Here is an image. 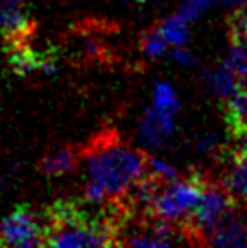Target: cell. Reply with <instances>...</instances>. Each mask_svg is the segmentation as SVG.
<instances>
[{"label":"cell","instance_id":"6da1fadb","mask_svg":"<svg viewBox=\"0 0 247 248\" xmlns=\"http://www.w3.org/2000/svg\"><path fill=\"white\" fill-rule=\"evenodd\" d=\"M88 181L102 188L107 200L127 196L147 170V156L144 152L120 143L115 136L104 140L86 152Z\"/></svg>","mask_w":247,"mask_h":248},{"label":"cell","instance_id":"7a4b0ae2","mask_svg":"<svg viewBox=\"0 0 247 248\" xmlns=\"http://www.w3.org/2000/svg\"><path fill=\"white\" fill-rule=\"evenodd\" d=\"M49 219L46 234V245L49 247H107L118 243L107 225L88 221L71 205H55Z\"/></svg>","mask_w":247,"mask_h":248},{"label":"cell","instance_id":"3957f363","mask_svg":"<svg viewBox=\"0 0 247 248\" xmlns=\"http://www.w3.org/2000/svg\"><path fill=\"white\" fill-rule=\"evenodd\" d=\"M204 179H206L204 174H193L187 179L164 183L153 200L149 216L184 227L202 198Z\"/></svg>","mask_w":247,"mask_h":248},{"label":"cell","instance_id":"277c9868","mask_svg":"<svg viewBox=\"0 0 247 248\" xmlns=\"http://www.w3.org/2000/svg\"><path fill=\"white\" fill-rule=\"evenodd\" d=\"M0 245L6 247H40L46 245L36 214L29 207H18L0 223Z\"/></svg>","mask_w":247,"mask_h":248},{"label":"cell","instance_id":"5b68a950","mask_svg":"<svg viewBox=\"0 0 247 248\" xmlns=\"http://www.w3.org/2000/svg\"><path fill=\"white\" fill-rule=\"evenodd\" d=\"M31 29L28 0H0V35L7 46H24Z\"/></svg>","mask_w":247,"mask_h":248},{"label":"cell","instance_id":"8992f818","mask_svg":"<svg viewBox=\"0 0 247 248\" xmlns=\"http://www.w3.org/2000/svg\"><path fill=\"white\" fill-rule=\"evenodd\" d=\"M175 120H176V112L151 105L145 110L144 122H142V129H140L142 140L151 147L164 145L175 132Z\"/></svg>","mask_w":247,"mask_h":248},{"label":"cell","instance_id":"52a82bcc","mask_svg":"<svg viewBox=\"0 0 247 248\" xmlns=\"http://www.w3.org/2000/svg\"><path fill=\"white\" fill-rule=\"evenodd\" d=\"M222 181L234 201L247 205V143H240L231 152Z\"/></svg>","mask_w":247,"mask_h":248},{"label":"cell","instance_id":"ba28073f","mask_svg":"<svg viewBox=\"0 0 247 248\" xmlns=\"http://www.w3.org/2000/svg\"><path fill=\"white\" fill-rule=\"evenodd\" d=\"M226 122L240 143H247V87H240L226 104Z\"/></svg>","mask_w":247,"mask_h":248},{"label":"cell","instance_id":"9c48e42d","mask_svg":"<svg viewBox=\"0 0 247 248\" xmlns=\"http://www.w3.org/2000/svg\"><path fill=\"white\" fill-rule=\"evenodd\" d=\"M204 78L209 89H213L214 94H218L220 98H229L233 96L236 91L240 89V80L227 63H220L214 69L204 71Z\"/></svg>","mask_w":247,"mask_h":248},{"label":"cell","instance_id":"30bf717a","mask_svg":"<svg viewBox=\"0 0 247 248\" xmlns=\"http://www.w3.org/2000/svg\"><path fill=\"white\" fill-rule=\"evenodd\" d=\"M76 165H78V156L69 147H62V149L48 152L40 159V170L46 176H62V174L73 172Z\"/></svg>","mask_w":247,"mask_h":248},{"label":"cell","instance_id":"8fae6325","mask_svg":"<svg viewBox=\"0 0 247 248\" xmlns=\"http://www.w3.org/2000/svg\"><path fill=\"white\" fill-rule=\"evenodd\" d=\"M189 24L180 13L175 16H169L158 24V29L162 31V35L165 36V40L169 42L175 47H182L189 42Z\"/></svg>","mask_w":247,"mask_h":248},{"label":"cell","instance_id":"7c38bea8","mask_svg":"<svg viewBox=\"0 0 247 248\" xmlns=\"http://www.w3.org/2000/svg\"><path fill=\"white\" fill-rule=\"evenodd\" d=\"M153 105H157L160 109L176 112L180 107V100L176 96V91L173 89V85H169L167 82L155 83V87H153Z\"/></svg>","mask_w":247,"mask_h":248},{"label":"cell","instance_id":"4fadbf2b","mask_svg":"<svg viewBox=\"0 0 247 248\" xmlns=\"http://www.w3.org/2000/svg\"><path fill=\"white\" fill-rule=\"evenodd\" d=\"M167 44L169 42L165 40V36L162 35V31L157 26V28L149 29L142 38V53L147 58H160V56H164Z\"/></svg>","mask_w":247,"mask_h":248},{"label":"cell","instance_id":"5bb4252c","mask_svg":"<svg viewBox=\"0 0 247 248\" xmlns=\"http://www.w3.org/2000/svg\"><path fill=\"white\" fill-rule=\"evenodd\" d=\"M147 172H149V176L160 179L164 183H171V181L180 179L178 170L175 167L165 163L164 159L153 158V156H147Z\"/></svg>","mask_w":247,"mask_h":248},{"label":"cell","instance_id":"9a60e30c","mask_svg":"<svg viewBox=\"0 0 247 248\" xmlns=\"http://www.w3.org/2000/svg\"><path fill=\"white\" fill-rule=\"evenodd\" d=\"M214 2H216V0H184V4L180 6L178 13L182 15L187 22H194L200 16V13L207 11Z\"/></svg>","mask_w":247,"mask_h":248},{"label":"cell","instance_id":"2e32d148","mask_svg":"<svg viewBox=\"0 0 247 248\" xmlns=\"http://www.w3.org/2000/svg\"><path fill=\"white\" fill-rule=\"evenodd\" d=\"M222 140L218 136H214V134H206V136H202L198 140V143H196V151L202 154V156H214L218 151H222Z\"/></svg>","mask_w":247,"mask_h":248},{"label":"cell","instance_id":"e0dca14e","mask_svg":"<svg viewBox=\"0 0 247 248\" xmlns=\"http://www.w3.org/2000/svg\"><path fill=\"white\" fill-rule=\"evenodd\" d=\"M173 60L180 65H184V67H191L194 65V56L187 51V49L182 46V47H175L173 49Z\"/></svg>","mask_w":247,"mask_h":248},{"label":"cell","instance_id":"ac0fdd59","mask_svg":"<svg viewBox=\"0 0 247 248\" xmlns=\"http://www.w3.org/2000/svg\"><path fill=\"white\" fill-rule=\"evenodd\" d=\"M218 2H224V4H247V0H218Z\"/></svg>","mask_w":247,"mask_h":248}]
</instances>
